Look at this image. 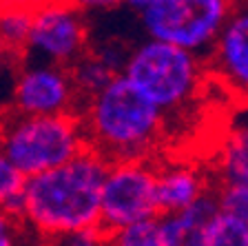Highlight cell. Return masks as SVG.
<instances>
[{
	"mask_svg": "<svg viewBox=\"0 0 248 246\" xmlns=\"http://www.w3.org/2000/svg\"><path fill=\"white\" fill-rule=\"evenodd\" d=\"M80 100L73 89L69 69L46 62L25 60L11 84L14 115H64L78 113Z\"/></svg>",
	"mask_w": 248,
	"mask_h": 246,
	"instance_id": "8",
	"label": "cell"
},
{
	"mask_svg": "<svg viewBox=\"0 0 248 246\" xmlns=\"http://www.w3.org/2000/svg\"><path fill=\"white\" fill-rule=\"evenodd\" d=\"M38 244L33 242V237L27 233V229L22 226V222L16 215L0 211V246H29Z\"/></svg>",
	"mask_w": 248,
	"mask_h": 246,
	"instance_id": "18",
	"label": "cell"
},
{
	"mask_svg": "<svg viewBox=\"0 0 248 246\" xmlns=\"http://www.w3.org/2000/svg\"><path fill=\"white\" fill-rule=\"evenodd\" d=\"M219 213L215 189L202 193L195 202L175 213L157 215V231L164 246H204L206 231Z\"/></svg>",
	"mask_w": 248,
	"mask_h": 246,
	"instance_id": "11",
	"label": "cell"
},
{
	"mask_svg": "<svg viewBox=\"0 0 248 246\" xmlns=\"http://www.w3.org/2000/svg\"><path fill=\"white\" fill-rule=\"evenodd\" d=\"M155 160L111 162L100 191V231L157 217Z\"/></svg>",
	"mask_w": 248,
	"mask_h": 246,
	"instance_id": "6",
	"label": "cell"
},
{
	"mask_svg": "<svg viewBox=\"0 0 248 246\" xmlns=\"http://www.w3.org/2000/svg\"><path fill=\"white\" fill-rule=\"evenodd\" d=\"M87 147L108 164L126 160H155L164 144L169 120L144 96H140L122 73L102 91L78 107Z\"/></svg>",
	"mask_w": 248,
	"mask_h": 246,
	"instance_id": "2",
	"label": "cell"
},
{
	"mask_svg": "<svg viewBox=\"0 0 248 246\" xmlns=\"http://www.w3.org/2000/svg\"><path fill=\"white\" fill-rule=\"evenodd\" d=\"M67 5H71L73 9H78L80 14H107L113 11L122 5V0H64Z\"/></svg>",
	"mask_w": 248,
	"mask_h": 246,
	"instance_id": "21",
	"label": "cell"
},
{
	"mask_svg": "<svg viewBox=\"0 0 248 246\" xmlns=\"http://www.w3.org/2000/svg\"><path fill=\"white\" fill-rule=\"evenodd\" d=\"M204 246H248V217L219 211L208 226Z\"/></svg>",
	"mask_w": 248,
	"mask_h": 246,
	"instance_id": "15",
	"label": "cell"
},
{
	"mask_svg": "<svg viewBox=\"0 0 248 246\" xmlns=\"http://www.w3.org/2000/svg\"><path fill=\"white\" fill-rule=\"evenodd\" d=\"M42 246H104V231H100V229H84V231L53 237V240L45 242Z\"/></svg>",
	"mask_w": 248,
	"mask_h": 246,
	"instance_id": "20",
	"label": "cell"
},
{
	"mask_svg": "<svg viewBox=\"0 0 248 246\" xmlns=\"http://www.w3.org/2000/svg\"><path fill=\"white\" fill-rule=\"evenodd\" d=\"M144 38L169 42L206 58L237 0H122Z\"/></svg>",
	"mask_w": 248,
	"mask_h": 246,
	"instance_id": "5",
	"label": "cell"
},
{
	"mask_svg": "<svg viewBox=\"0 0 248 246\" xmlns=\"http://www.w3.org/2000/svg\"><path fill=\"white\" fill-rule=\"evenodd\" d=\"M208 76L204 58L169 42L142 38L129 49L122 78L170 120L200 98Z\"/></svg>",
	"mask_w": 248,
	"mask_h": 246,
	"instance_id": "3",
	"label": "cell"
},
{
	"mask_svg": "<svg viewBox=\"0 0 248 246\" xmlns=\"http://www.w3.org/2000/svg\"><path fill=\"white\" fill-rule=\"evenodd\" d=\"M69 76H71L73 89H76V93H78V100L84 102L87 98L102 91L118 73L111 67H107L93 51L87 49V51L69 67Z\"/></svg>",
	"mask_w": 248,
	"mask_h": 246,
	"instance_id": "13",
	"label": "cell"
},
{
	"mask_svg": "<svg viewBox=\"0 0 248 246\" xmlns=\"http://www.w3.org/2000/svg\"><path fill=\"white\" fill-rule=\"evenodd\" d=\"M215 189L219 186H248V133L239 124L224 140L217 153L215 175H211Z\"/></svg>",
	"mask_w": 248,
	"mask_h": 246,
	"instance_id": "12",
	"label": "cell"
},
{
	"mask_svg": "<svg viewBox=\"0 0 248 246\" xmlns=\"http://www.w3.org/2000/svg\"><path fill=\"white\" fill-rule=\"evenodd\" d=\"M107 169L108 162L102 155L84 149L58 169L27 178L16 217L38 244L100 229V191Z\"/></svg>",
	"mask_w": 248,
	"mask_h": 246,
	"instance_id": "1",
	"label": "cell"
},
{
	"mask_svg": "<svg viewBox=\"0 0 248 246\" xmlns=\"http://www.w3.org/2000/svg\"><path fill=\"white\" fill-rule=\"evenodd\" d=\"M104 246H164L157 231V217L104 233Z\"/></svg>",
	"mask_w": 248,
	"mask_h": 246,
	"instance_id": "16",
	"label": "cell"
},
{
	"mask_svg": "<svg viewBox=\"0 0 248 246\" xmlns=\"http://www.w3.org/2000/svg\"><path fill=\"white\" fill-rule=\"evenodd\" d=\"M206 71L219 78L232 93H246L248 87V14L235 9L219 29L211 51L204 58Z\"/></svg>",
	"mask_w": 248,
	"mask_h": 246,
	"instance_id": "9",
	"label": "cell"
},
{
	"mask_svg": "<svg viewBox=\"0 0 248 246\" xmlns=\"http://www.w3.org/2000/svg\"><path fill=\"white\" fill-rule=\"evenodd\" d=\"M22 186H25V178L16 171V166L0 151V211L18 215Z\"/></svg>",
	"mask_w": 248,
	"mask_h": 246,
	"instance_id": "17",
	"label": "cell"
},
{
	"mask_svg": "<svg viewBox=\"0 0 248 246\" xmlns=\"http://www.w3.org/2000/svg\"><path fill=\"white\" fill-rule=\"evenodd\" d=\"M29 246H42V244H29Z\"/></svg>",
	"mask_w": 248,
	"mask_h": 246,
	"instance_id": "22",
	"label": "cell"
},
{
	"mask_svg": "<svg viewBox=\"0 0 248 246\" xmlns=\"http://www.w3.org/2000/svg\"><path fill=\"white\" fill-rule=\"evenodd\" d=\"M211 186V175L200 164L182 160H155V202L160 215L186 209Z\"/></svg>",
	"mask_w": 248,
	"mask_h": 246,
	"instance_id": "10",
	"label": "cell"
},
{
	"mask_svg": "<svg viewBox=\"0 0 248 246\" xmlns=\"http://www.w3.org/2000/svg\"><path fill=\"white\" fill-rule=\"evenodd\" d=\"M31 29V7H9L0 14V51L25 58Z\"/></svg>",
	"mask_w": 248,
	"mask_h": 246,
	"instance_id": "14",
	"label": "cell"
},
{
	"mask_svg": "<svg viewBox=\"0 0 248 246\" xmlns=\"http://www.w3.org/2000/svg\"><path fill=\"white\" fill-rule=\"evenodd\" d=\"M87 147L78 113L64 115H14L0 122V151L22 178L58 169Z\"/></svg>",
	"mask_w": 248,
	"mask_h": 246,
	"instance_id": "4",
	"label": "cell"
},
{
	"mask_svg": "<svg viewBox=\"0 0 248 246\" xmlns=\"http://www.w3.org/2000/svg\"><path fill=\"white\" fill-rule=\"evenodd\" d=\"M215 193L217 202H219V211L248 217V186H219V189H215Z\"/></svg>",
	"mask_w": 248,
	"mask_h": 246,
	"instance_id": "19",
	"label": "cell"
},
{
	"mask_svg": "<svg viewBox=\"0 0 248 246\" xmlns=\"http://www.w3.org/2000/svg\"><path fill=\"white\" fill-rule=\"evenodd\" d=\"M89 42L91 36L84 14L64 0H42L31 7V29L22 60L69 69L89 49Z\"/></svg>",
	"mask_w": 248,
	"mask_h": 246,
	"instance_id": "7",
	"label": "cell"
}]
</instances>
